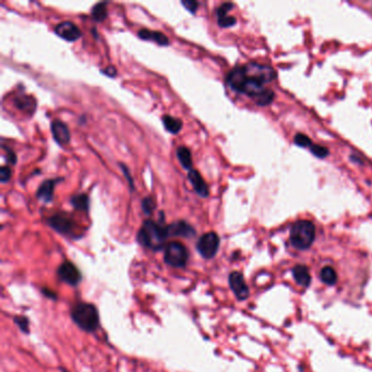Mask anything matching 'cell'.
<instances>
[{
    "label": "cell",
    "instance_id": "1",
    "mask_svg": "<svg viewBox=\"0 0 372 372\" xmlns=\"http://www.w3.org/2000/svg\"><path fill=\"white\" fill-rule=\"evenodd\" d=\"M168 237L169 234L167 226L148 219L141 226L136 239L141 246L153 250V251H157V250H162L163 248L165 249L166 240Z\"/></svg>",
    "mask_w": 372,
    "mask_h": 372
},
{
    "label": "cell",
    "instance_id": "2",
    "mask_svg": "<svg viewBox=\"0 0 372 372\" xmlns=\"http://www.w3.org/2000/svg\"><path fill=\"white\" fill-rule=\"evenodd\" d=\"M70 316L72 321L84 332L93 333L100 326V314L92 303H75L70 311Z\"/></svg>",
    "mask_w": 372,
    "mask_h": 372
},
{
    "label": "cell",
    "instance_id": "3",
    "mask_svg": "<svg viewBox=\"0 0 372 372\" xmlns=\"http://www.w3.org/2000/svg\"><path fill=\"white\" fill-rule=\"evenodd\" d=\"M316 238V227L309 221L296 222L291 230L292 245L299 250L308 249Z\"/></svg>",
    "mask_w": 372,
    "mask_h": 372
},
{
    "label": "cell",
    "instance_id": "4",
    "mask_svg": "<svg viewBox=\"0 0 372 372\" xmlns=\"http://www.w3.org/2000/svg\"><path fill=\"white\" fill-rule=\"evenodd\" d=\"M189 260V251L179 241H170L165 247L164 261L171 268H185Z\"/></svg>",
    "mask_w": 372,
    "mask_h": 372
},
{
    "label": "cell",
    "instance_id": "5",
    "mask_svg": "<svg viewBox=\"0 0 372 372\" xmlns=\"http://www.w3.org/2000/svg\"><path fill=\"white\" fill-rule=\"evenodd\" d=\"M241 67L248 77L263 83V84H267V83L272 82L276 77L274 69L270 66H265L256 63H249Z\"/></svg>",
    "mask_w": 372,
    "mask_h": 372
},
{
    "label": "cell",
    "instance_id": "6",
    "mask_svg": "<svg viewBox=\"0 0 372 372\" xmlns=\"http://www.w3.org/2000/svg\"><path fill=\"white\" fill-rule=\"evenodd\" d=\"M219 248V237L214 232L203 234L196 242V250L204 259L214 257Z\"/></svg>",
    "mask_w": 372,
    "mask_h": 372
},
{
    "label": "cell",
    "instance_id": "7",
    "mask_svg": "<svg viewBox=\"0 0 372 372\" xmlns=\"http://www.w3.org/2000/svg\"><path fill=\"white\" fill-rule=\"evenodd\" d=\"M57 275L64 283L71 286H77L78 284H80L82 279L80 270L75 267V264L70 261H65L59 265L57 270Z\"/></svg>",
    "mask_w": 372,
    "mask_h": 372
},
{
    "label": "cell",
    "instance_id": "8",
    "mask_svg": "<svg viewBox=\"0 0 372 372\" xmlns=\"http://www.w3.org/2000/svg\"><path fill=\"white\" fill-rule=\"evenodd\" d=\"M228 283L234 295L239 300H246L249 297V287L246 284L244 275L240 272H232L228 277Z\"/></svg>",
    "mask_w": 372,
    "mask_h": 372
},
{
    "label": "cell",
    "instance_id": "9",
    "mask_svg": "<svg viewBox=\"0 0 372 372\" xmlns=\"http://www.w3.org/2000/svg\"><path fill=\"white\" fill-rule=\"evenodd\" d=\"M48 224L52 230L64 235H71L75 230V224L70 216L65 213H59L48 219Z\"/></svg>",
    "mask_w": 372,
    "mask_h": 372
},
{
    "label": "cell",
    "instance_id": "10",
    "mask_svg": "<svg viewBox=\"0 0 372 372\" xmlns=\"http://www.w3.org/2000/svg\"><path fill=\"white\" fill-rule=\"evenodd\" d=\"M55 33L67 42H75L81 37L79 27L70 21H65L55 27Z\"/></svg>",
    "mask_w": 372,
    "mask_h": 372
},
{
    "label": "cell",
    "instance_id": "11",
    "mask_svg": "<svg viewBox=\"0 0 372 372\" xmlns=\"http://www.w3.org/2000/svg\"><path fill=\"white\" fill-rule=\"evenodd\" d=\"M51 134L59 146H67L70 142V131L63 121L55 120L51 123Z\"/></svg>",
    "mask_w": 372,
    "mask_h": 372
},
{
    "label": "cell",
    "instance_id": "12",
    "mask_svg": "<svg viewBox=\"0 0 372 372\" xmlns=\"http://www.w3.org/2000/svg\"><path fill=\"white\" fill-rule=\"evenodd\" d=\"M167 228H168L169 237L175 236V237L189 238V237H192L195 235V231H194L193 227L190 224H188L187 222H185V221L175 222V223L167 226Z\"/></svg>",
    "mask_w": 372,
    "mask_h": 372
},
{
    "label": "cell",
    "instance_id": "13",
    "mask_svg": "<svg viewBox=\"0 0 372 372\" xmlns=\"http://www.w3.org/2000/svg\"><path fill=\"white\" fill-rule=\"evenodd\" d=\"M59 181L55 179H48L45 180L43 184L37 189L36 192V198L45 202V203H50L54 199V190L56 187V182Z\"/></svg>",
    "mask_w": 372,
    "mask_h": 372
},
{
    "label": "cell",
    "instance_id": "14",
    "mask_svg": "<svg viewBox=\"0 0 372 372\" xmlns=\"http://www.w3.org/2000/svg\"><path fill=\"white\" fill-rule=\"evenodd\" d=\"M188 178H189V180H190L191 185L196 193H198L200 196H202V198H207V196H209V188L198 170H194V169L189 170Z\"/></svg>",
    "mask_w": 372,
    "mask_h": 372
},
{
    "label": "cell",
    "instance_id": "15",
    "mask_svg": "<svg viewBox=\"0 0 372 372\" xmlns=\"http://www.w3.org/2000/svg\"><path fill=\"white\" fill-rule=\"evenodd\" d=\"M138 36L141 40L154 42L158 45H161V46H167V45H169L168 37H167L165 34H163L162 32L151 31V30L143 28V30H141V31H139Z\"/></svg>",
    "mask_w": 372,
    "mask_h": 372
},
{
    "label": "cell",
    "instance_id": "16",
    "mask_svg": "<svg viewBox=\"0 0 372 372\" xmlns=\"http://www.w3.org/2000/svg\"><path fill=\"white\" fill-rule=\"evenodd\" d=\"M293 276L299 285L308 287L311 283V276L309 269L306 265H296L293 269Z\"/></svg>",
    "mask_w": 372,
    "mask_h": 372
},
{
    "label": "cell",
    "instance_id": "17",
    "mask_svg": "<svg viewBox=\"0 0 372 372\" xmlns=\"http://www.w3.org/2000/svg\"><path fill=\"white\" fill-rule=\"evenodd\" d=\"M13 102H14V105H16L20 110L28 112V113H32L34 111V109L36 108V102L31 96L19 95V96L14 97Z\"/></svg>",
    "mask_w": 372,
    "mask_h": 372
},
{
    "label": "cell",
    "instance_id": "18",
    "mask_svg": "<svg viewBox=\"0 0 372 372\" xmlns=\"http://www.w3.org/2000/svg\"><path fill=\"white\" fill-rule=\"evenodd\" d=\"M176 155L178 161L180 162L181 166L184 167L185 169L191 170L192 169V158H191V152L189 151L186 147H179L176 151Z\"/></svg>",
    "mask_w": 372,
    "mask_h": 372
},
{
    "label": "cell",
    "instance_id": "19",
    "mask_svg": "<svg viewBox=\"0 0 372 372\" xmlns=\"http://www.w3.org/2000/svg\"><path fill=\"white\" fill-rule=\"evenodd\" d=\"M163 125L165 127V129L168 132L175 134V133H178L181 128H182V123L181 120L178 119V118H175V117H171L169 115H166L163 117Z\"/></svg>",
    "mask_w": 372,
    "mask_h": 372
},
{
    "label": "cell",
    "instance_id": "20",
    "mask_svg": "<svg viewBox=\"0 0 372 372\" xmlns=\"http://www.w3.org/2000/svg\"><path fill=\"white\" fill-rule=\"evenodd\" d=\"M321 280L329 286H333L337 282V273L332 267H324L320 272Z\"/></svg>",
    "mask_w": 372,
    "mask_h": 372
},
{
    "label": "cell",
    "instance_id": "21",
    "mask_svg": "<svg viewBox=\"0 0 372 372\" xmlns=\"http://www.w3.org/2000/svg\"><path fill=\"white\" fill-rule=\"evenodd\" d=\"M70 202L74 209L80 210V211H85V212L89 211L90 201H89V196L87 194H75L72 196Z\"/></svg>",
    "mask_w": 372,
    "mask_h": 372
},
{
    "label": "cell",
    "instance_id": "22",
    "mask_svg": "<svg viewBox=\"0 0 372 372\" xmlns=\"http://www.w3.org/2000/svg\"><path fill=\"white\" fill-rule=\"evenodd\" d=\"M92 17L96 22H102L107 18V4H96L92 9Z\"/></svg>",
    "mask_w": 372,
    "mask_h": 372
},
{
    "label": "cell",
    "instance_id": "23",
    "mask_svg": "<svg viewBox=\"0 0 372 372\" xmlns=\"http://www.w3.org/2000/svg\"><path fill=\"white\" fill-rule=\"evenodd\" d=\"M273 100H274V92H273L272 90L268 89L259 98H257V100H255V103L260 106H265L272 103Z\"/></svg>",
    "mask_w": 372,
    "mask_h": 372
},
{
    "label": "cell",
    "instance_id": "24",
    "mask_svg": "<svg viewBox=\"0 0 372 372\" xmlns=\"http://www.w3.org/2000/svg\"><path fill=\"white\" fill-rule=\"evenodd\" d=\"M141 207H142L144 214L151 215L154 212L156 206H155V202L153 201V199H152V198H144L143 201H142Z\"/></svg>",
    "mask_w": 372,
    "mask_h": 372
},
{
    "label": "cell",
    "instance_id": "25",
    "mask_svg": "<svg viewBox=\"0 0 372 372\" xmlns=\"http://www.w3.org/2000/svg\"><path fill=\"white\" fill-rule=\"evenodd\" d=\"M294 142L301 148H311V146H312L310 138H308L306 134H302V133L296 134L294 138Z\"/></svg>",
    "mask_w": 372,
    "mask_h": 372
},
{
    "label": "cell",
    "instance_id": "26",
    "mask_svg": "<svg viewBox=\"0 0 372 372\" xmlns=\"http://www.w3.org/2000/svg\"><path fill=\"white\" fill-rule=\"evenodd\" d=\"M14 323H16L19 329L23 333L30 332V321L28 319L25 317H16L14 318Z\"/></svg>",
    "mask_w": 372,
    "mask_h": 372
},
{
    "label": "cell",
    "instance_id": "27",
    "mask_svg": "<svg viewBox=\"0 0 372 372\" xmlns=\"http://www.w3.org/2000/svg\"><path fill=\"white\" fill-rule=\"evenodd\" d=\"M234 8V5L232 3H225L223 5H221L216 10V14H217V19L218 18H223L228 16V12Z\"/></svg>",
    "mask_w": 372,
    "mask_h": 372
},
{
    "label": "cell",
    "instance_id": "28",
    "mask_svg": "<svg viewBox=\"0 0 372 372\" xmlns=\"http://www.w3.org/2000/svg\"><path fill=\"white\" fill-rule=\"evenodd\" d=\"M310 151L312 152L313 155H316L317 157H320V158H324L325 156L329 155V150L328 149L324 148V147H321V146H316V144L311 146Z\"/></svg>",
    "mask_w": 372,
    "mask_h": 372
},
{
    "label": "cell",
    "instance_id": "29",
    "mask_svg": "<svg viewBox=\"0 0 372 372\" xmlns=\"http://www.w3.org/2000/svg\"><path fill=\"white\" fill-rule=\"evenodd\" d=\"M217 22H218V25L221 27H231L237 23V20L232 16H226L223 18H218Z\"/></svg>",
    "mask_w": 372,
    "mask_h": 372
},
{
    "label": "cell",
    "instance_id": "30",
    "mask_svg": "<svg viewBox=\"0 0 372 372\" xmlns=\"http://www.w3.org/2000/svg\"><path fill=\"white\" fill-rule=\"evenodd\" d=\"M11 178V168L9 166H3L2 168H0V181H2V184H6V182H8Z\"/></svg>",
    "mask_w": 372,
    "mask_h": 372
},
{
    "label": "cell",
    "instance_id": "31",
    "mask_svg": "<svg viewBox=\"0 0 372 372\" xmlns=\"http://www.w3.org/2000/svg\"><path fill=\"white\" fill-rule=\"evenodd\" d=\"M181 5L191 13H195L196 9H198V6H199V4L196 2H193V0H185V2L181 3Z\"/></svg>",
    "mask_w": 372,
    "mask_h": 372
},
{
    "label": "cell",
    "instance_id": "32",
    "mask_svg": "<svg viewBox=\"0 0 372 372\" xmlns=\"http://www.w3.org/2000/svg\"><path fill=\"white\" fill-rule=\"evenodd\" d=\"M3 149H4V151H5V152H7L6 161L8 162L9 164H12V165H13V164H16V162H17V157H16V155H14L13 152H12L11 150H9V149L5 148V147H3Z\"/></svg>",
    "mask_w": 372,
    "mask_h": 372
},
{
    "label": "cell",
    "instance_id": "33",
    "mask_svg": "<svg viewBox=\"0 0 372 372\" xmlns=\"http://www.w3.org/2000/svg\"><path fill=\"white\" fill-rule=\"evenodd\" d=\"M103 73H105L106 75H108V77H110V78H113V77H115V75L117 74V71H116V68L115 67H112V66H109V67H107V68H105V69H103V71H102Z\"/></svg>",
    "mask_w": 372,
    "mask_h": 372
},
{
    "label": "cell",
    "instance_id": "34",
    "mask_svg": "<svg viewBox=\"0 0 372 372\" xmlns=\"http://www.w3.org/2000/svg\"><path fill=\"white\" fill-rule=\"evenodd\" d=\"M120 166H121V169H123V171H124V174H125L126 178H127V179H128V181H129V185L131 186V188H133V179H132V177L129 176V171H128V169H127V167H126L125 165H123V164H121Z\"/></svg>",
    "mask_w": 372,
    "mask_h": 372
},
{
    "label": "cell",
    "instance_id": "35",
    "mask_svg": "<svg viewBox=\"0 0 372 372\" xmlns=\"http://www.w3.org/2000/svg\"><path fill=\"white\" fill-rule=\"evenodd\" d=\"M43 294H45L46 296H48V297H50V298H54V299H56V298H57V296H56L55 292H51V291L44 290V291H43Z\"/></svg>",
    "mask_w": 372,
    "mask_h": 372
}]
</instances>
